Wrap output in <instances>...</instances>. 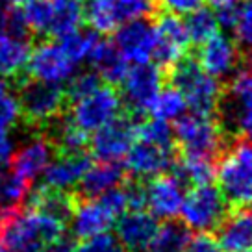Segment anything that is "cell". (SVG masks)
Returning a JSON list of instances; mask_svg holds the SVG:
<instances>
[{
    "instance_id": "cell-1",
    "label": "cell",
    "mask_w": 252,
    "mask_h": 252,
    "mask_svg": "<svg viewBox=\"0 0 252 252\" xmlns=\"http://www.w3.org/2000/svg\"><path fill=\"white\" fill-rule=\"evenodd\" d=\"M65 226L54 217L23 206L0 215V252H41L63 239Z\"/></svg>"
},
{
    "instance_id": "cell-2",
    "label": "cell",
    "mask_w": 252,
    "mask_h": 252,
    "mask_svg": "<svg viewBox=\"0 0 252 252\" xmlns=\"http://www.w3.org/2000/svg\"><path fill=\"white\" fill-rule=\"evenodd\" d=\"M11 84L17 89L21 119H24L26 126L35 132H41L48 123L67 111L69 100L60 84L33 80L28 74L11 78Z\"/></svg>"
},
{
    "instance_id": "cell-3",
    "label": "cell",
    "mask_w": 252,
    "mask_h": 252,
    "mask_svg": "<svg viewBox=\"0 0 252 252\" xmlns=\"http://www.w3.org/2000/svg\"><path fill=\"white\" fill-rule=\"evenodd\" d=\"M173 128L174 145L184 156L213 159L226 145L224 126L213 113H184Z\"/></svg>"
},
{
    "instance_id": "cell-4",
    "label": "cell",
    "mask_w": 252,
    "mask_h": 252,
    "mask_svg": "<svg viewBox=\"0 0 252 252\" xmlns=\"http://www.w3.org/2000/svg\"><path fill=\"white\" fill-rule=\"evenodd\" d=\"M171 82L184 94L188 110L193 113H215L222 100L220 82L202 71L197 60L184 58L173 65Z\"/></svg>"
},
{
    "instance_id": "cell-5",
    "label": "cell",
    "mask_w": 252,
    "mask_h": 252,
    "mask_svg": "<svg viewBox=\"0 0 252 252\" xmlns=\"http://www.w3.org/2000/svg\"><path fill=\"white\" fill-rule=\"evenodd\" d=\"M215 178L228 202L236 206L252 202V141L234 143L215 167Z\"/></svg>"
},
{
    "instance_id": "cell-6",
    "label": "cell",
    "mask_w": 252,
    "mask_h": 252,
    "mask_svg": "<svg viewBox=\"0 0 252 252\" xmlns=\"http://www.w3.org/2000/svg\"><path fill=\"white\" fill-rule=\"evenodd\" d=\"M228 213V200L217 186L204 184L186 191L180 208L182 224L197 234H212Z\"/></svg>"
},
{
    "instance_id": "cell-7",
    "label": "cell",
    "mask_w": 252,
    "mask_h": 252,
    "mask_svg": "<svg viewBox=\"0 0 252 252\" xmlns=\"http://www.w3.org/2000/svg\"><path fill=\"white\" fill-rule=\"evenodd\" d=\"M123 108H125L123 98L113 89V86L100 84L93 91L72 100L69 119L86 134H93L98 128L121 117Z\"/></svg>"
},
{
    "instance_id": "cell-8",
    "label": "cell",
    "mask_w": 252,
    "mask_h": 252,
    "mask_svg": "<svg viewBox=\"0 0 252 252\" xmlns=\"http://www.w3.org/2000/svg\"><path fill=\"white\" fill-rule=\"evenodd\" d=\"M163 71L156 63H137L128 67L121 80L123 104L134 113H149L154 98L163 87Z\"/></svg>"
},
{
    "instance_id": "cell-9",
    "label": "cell",
    "mask_w": 252,
    "mask_h": 252,
    "mask_svg": "<svg viewBox=\"0 0 252 252\" xmlns=\"http://www.w3.org/2000/svg\"><path fill=\"white\" fill-rule=\"evenodd\" d=\"M174 141H156L135 135V141L125 156V167L134 178L150 180L169 173L174 167Z\"/></svg>"
},
{
    "instance_id": "cell-10",
    "label": "cell",
    "mask_w": 252,
    "mask_h": 252,
    "mask_svg": "<svg viewBox=\"0 0 252 252\" xmlns=\"http://www.w3.org/2000/svg\"><path fill=\"white\" fill-rule=\"evenodd\" d=\"M224 119L237 135L252 141V65L232 74Z\"/></svg>"
},
{
    "instance_id": "cell-11",
    "label": "cell",
    "mask_w": 252,
    "mask_h": 252,
    "mask_svg": "<svg viewBox=\"0 0 252 252\" xmlns=\"http://www.w3.org/2000/svg\"><path fill=\"white\" fill-rule=\"evenodd\" d=\"M186 197V186L176 174L163 173L150 178L143 186V202L150 215L156 219L173 220L180 215V208Z\"/></svg>"
},
{
    "instance_id": "cell-12",
    "label": "cell",
    "mask_w": 252,
    "mask_h": 252,
    "mask_svg": "<svg viewBox=\"0 0 252 252\" xmlns=\"http://www.w3.org/2000/svg\"><path fill=\"white\" fill-rule=\"evenodd\" d=\"M113 45L128 63H149L154 58L156 30L147 19L125 21L115 28Z\"/></svg>"
},
{
    "instance_id": "cell-13",
    "label": "cell",
    "mask_w": 252,
    "mask_h": 252,
    "mask_svg": "<svg viewBox=\"0 0 252 252\" xmlns=\"http://www.w3.org/2000/svg\"><path fill=\"white\" fill-rule=\"evenodd\" d=\"M76 72V65L65 56L62 47L52 41H41L32 48L30 60L26 65V74L33 80L48 84H63Z\"/></svg>"
},
{
    "instance_id": "cell-14",
    "label": "cell",
    "mask_w": 252,
    "mask_h": 252,
    "mask_svg": "<svg viewBox=\"0 0 252 252\" xmlns=\"http://www.w3.org/2000/svg\"><path fill=\"white\" fill-rule=\"evenodd\" d=\"M154 30H156V47L152 60L156 62V65L173 67L186 58L191 43L180 15L165 11L154 24Z\"/></svg>"
},
{
    "instance_id": "cell-15",
    "label": "cell",
    "mask_w": 252,
    "mask_h": 252,
    "mask_svg": "<svg viewBox=\"0 0 252 252\" xmlns=\"http://www.w3.org/2000/svg\"><path fill=\"white\" fill-rule=\"evenodd\" d=\"M78 197V195H76ZM119 215L102 197L96 198H78L76 206L71 215V232L74 237L87 239V237L108 234L113 226Z\"/></svg>"
},
{
    "instance_id": "cell-16",
    "label": "cell",
    "mask_w": 252,
    "mask_h": 252,
    "mask_svg": "<svg viewBox=\"0 0 252 252\" xmlns=\"http://www.w3.org/2000/svg\"><path fill=\"white\" fill-rule=\"evenodd\" d=\"M197 63L202 71L217 80L228 78L239 67L241 50L237 47L236 39H232L226 33H215L202 45H198Z\"/></svg>"
},
{
    "instance_id": "cell-17",
    "label": "cell",
    "mask_w": 252,
    "mask_h": 252,
    "mask_svg": "<svg viewBox=\"0 0 252 252\" xmlns=\"http://www.w3.org/2000/svg\"><path fill=\"white\" fill-rule=\"evenodd\" d=\"M135 141V123L130 119L117 117L106 126L93 132L91 137V152L98 161H113L119 163L125 159L126 152Z\"/></svg>"
},
{
    "instance_id": "cell-18",
    "label": "cell",
    "mask_w": 252,
    "mask_h": 252,
    "mask_svg": "<svg viewBox=\"0 0 252 252\" xmlns=\"http://www.w3.org/2000/svg\"><path fill=\"white\" fill-rule=\"evenodd\" d=\"M158 226L147 210H128L115 220V239L125 252H147Z\"/></svg>"
},
{
    "instance_id": "cell-19",
    "label": "cell",
    "mask_w": 252,
    "mask_h": 252,
    "mask_svg": "<svg viewBox=\"0 0 252 252\" xmlns=\"http://www.w3.org/2000/svg\"><path fill=\"white\" fill-rule=\"evenodd\" d=\"M91 165V158L86 152L78 154H58L54 159H50L47 169L43 171V184L52 189L71 191L76 188L82 180V176Z\"/></svg>"
},
{
    "instance_id": "cell-20",
    "label": "cell",
    "mask_w": 252,
    "mask_h": 252,
    "mask_svg": "<svg viewBox=\"0 0 252 252\" xmlns=\"http://www.w3.org/2000/svg\"><path fill=\"white\" fill-rule=\"evenodd\" d=\"M52 154H54V149L47 139V135H33L23 149H19L11 156V173H15L17 176L32 184L47 169L52 159Z\"/></svg>"
},
{
    "instance_id": "cell-21",
    "label": "cell",
    "mask_w": 252,
    "mask_h": 252,
    "mask_svg": "<svg viewBox=\"0 0 252 252\" xmlns=\"http://www.w3.org/2000/svg\"><path fill=\"white\" fill-rule=\"evenodd\" d=\"M217 243L222 252H245L252 251V210L237 206L217 228Z\"/></svg>"
},
{
    "instance_id": "cell-22",
    "label": "cell",
    "mask_w": 252,
    "mask_h": 252,
    "mask_svg": "<svg viewBox=\"0 0 252 252\" xmlns=\"http://www.w3.org/2000/svg\"><path fill=\"white\" fill-rule=\"evenodd\" d=\"M125 180V169L113 161L91 163L78 184V198L102 197L111 189L121 188Z\"/></svg>"
},
{
    "instance_id": "cell-23",
    "label": "cell",
    "mask_w": 252,
    "mask_h": 252,
    "mask_svg": "<svg viewBox=\"0 0 252 252\" xmlns=\"http://www.w3.org/2000/svg\"><path fill=\"white\" fill-rule=\"evenodd\" d=\"M87 62L93 65L96 76L104 80L106 84H110V86L121 84V80L125 78L126 71L130 67V63L121 56L115 45L110 41H104L102 37L94 45L93 52H91Z\"/></svg>"
},
{
    "instance_id": "cell-24",
    "label": "cell",
    "mask_w": 252,
    "mask_h": 252,
    "mask_svg": "<svg viewBox=\"0 0 252 252\" xmlns=\"http://www.w3.org/2000/svg\"><path fill=\"white\" fill-rule=\"evenodd\" d=\"M32 54V41L24 37L0 35V74L17 78L26 74V65Z\"/></svg>"
},
{
    "instance_id": "cell-25",
    "label": "cell",
    "mask_w": 252,
    "mask_h": 252,
    "mask_svg": "<svg viewBox=\"0 0 252 252\" xmlns=\"http://www.w3.org/2000/svg\"><path fill=\"white\" fill-rule=\"evenodd\" d=\"M84 21L82 0H50V28L48 35L62 37L69 32L80 28Z\"/></svg>"
},
{
    "instance_id": "cell-26",
    "label": "cell",
    "mask_w": 252,
    "mask_h": 252,
    "mask_svg": "<svg viewBox=\"0 0 252 252\" xmlns=\"http://www.w3.org/2000/svg\"><path fill=\"white\" fill-rule=\"evenodd\" d=\"M189 241L191 230L186 228L182 222L167 220L165 224L158 226L147 252H186Z\"/></svg>"
},
{
    "instance_id": "cell-27",
    "label": "cell",
    "mask_w": 252,
    "mask_h": 252,
    "mask_svg": "<svg viewBox=\"0 0 252 252\" xmlns=\"http://www.w3.org/2000/svg\"><path fill=\"white\" fill-rule=\"evenodd\" d=\"M149 113L152 115V119L163 121V123H174L188 113V102L184 98V94L176 89L174 86L161 87V91L158 93V96L154 98V102L150 106Z\"/></svg>"
},
{
    "instance_id": "cell-28",
    "label": "cell",
    "mask_w": 252,
    "mask_h": 252,
    "mask_svg": "<svg viewBox=\"0 0 252 252\" xmlns=\"http://www.w3.org/2000/svg\"><path fill=\"white\" fill-rule=\"evenodd\" d=\"M100 39V33H96L94 30H76L69 32L60 37L58 45L62 47L65 56L71 60L74 65H80L89 60V56L93 52L94 45Z\"/></svg>"
},
{
    "instance_id": "cell-29",
    "label": "cell",
    "mask_w": 252,
    "mask_h": 252,
    "mask_svg": "<svg viewBox=\"0 0 252 252\" xmlns=\"http://www.w3.org/2000/svg\"><path fill=\"white\" fill-rule=\"evenodd\" d=\"M30 186L32 184L11 171L0 173V215L23 208L30 193Z\"/></svg>"
},
{
    "instance_id": "cell-30",
    "label": "cell",
    "mask_w": 252,
    "mask_h": 252,
    "mask_svg": "<svg viewBox=\"0 0 252 252\" xmlns=\"http://www.w3.org/2000/svg\"><path fill=\"white\" fill-rule=\"evenodd\" d=\"M176 176L184 182V186H189V188L212 184L215 178L213 159L184 156L180 163L176 165Z\"/></svg>"
},
{
    "instance_id": "cell-31",
    "label": "cell",
    "mask_w": 252,
    "mask_h": 252,
    "mask_svg": "<svg viewBox=\"0 0 252 252\" xmlns=\"http://www.w3.org/2000/svg\"><path fill=\"white\" fill-rule=\"evenodd\" d=\"M184 24H186L189 43H193V45H202L204 41H208L219 30L215 11L210 8H202V6L188 13Z\"/></svg>"
},
{
    "instance_id": "cell-32",
    "label": "cell",
    "mask_w": 252,
    "mask_h": 252,
    "mask_svg": "<svg viewBox=\"0 0 252 252\" xmlns=\"http://www.w3.org/2000/svg\"><path fill=\"white\" fill-rule=\"evenodd\" d=\"M84 19L96 33L113 32L121 24L111 0H87L84 4Z\"/></svg>"
},
{
    "instance_id": "cell-33",
    "label": "cell",
    "mask_w": 252,
    "mask_h": 252,
    "mask_svg": "<svg viewBox=\"0 0 252 252\" xmlns=\"http://www.w3.org/2000/svg\"><path fill=\"white\" fill-rule=\"evenodd\" d=\"M239 50L252 60V0H239L234 28Z\"/></svg>"
},
{
    "instance_id": "cell-34",
    "label": "cell",
    "mask_w": 252,
    "mask_h": 252,
    "mask_svg": "<svg viewBox=\"0 0 252 252\" xmlns=\"http://www.w3.org/2000/svg\"><path fill=\"white\" fill-rule=\"evenodd\" d=\"M21 119L17 89L11 82H0V130H8Z\"/></svg>"
},
{
    "instance_id": "cell-35",
    "label": "cell",
    "mask_w": 252,
    "mask_h": 252,
    "mask_svg": "<svg viewBox=\"0 0 252 252\" xmlns=\"http://www.w3.org/2000/svg\"><path fill=\"white\" fill-rule=\"evenodd\" d=\"M23 15L30 32L37 35H48L50 28V0H28L24 2Z\"/></svg>"
},
{
    "instance_id": "cell-36",
    "label": "cell",
    "mask_w": 252,
    "mask_h": 252,
    "mask_svg": "<svg viewBox=\"0 0 252 252\" xmlns=\"http://www.w3.org/2000/svg\"><path fill=\"white\" fill-rule=\"evenodd\" d=\"M119 23L132 19H147L156 8V0H111Z\"/></svg>"
},
{
    "instance_id": "cell-37",
    "label": "cell",
    "mask_w": 252,
    "mask_h": 252,
    "mask_svg": "<svg viewBox=\"0 0 252 252\" xmlns=\"http://www.w3.org/2000/svg\"><path fill=\"white\" fill-rule=\"evenodd\" d=\"M98 86H100V78L96 76V72L82 71V72H74L71 78L67 80V87H63V89H65V94H67V100L71 104L72 100L84 96V94L93 91L94 87Z\"/></svg>"
},
{
    "instance_id": "cell-38",
    "label": "cell",
    "mask_w": 252,
    "mask_h": 252,
    "mask_svg": "<svg viewBox=\"0 0 252 252\" xmlns=\"http://www.w3.org/2000/svg\"><path fill=\"white\" fill-rule=\"evenodd\" d=\"M72 252H125L123 247L119 245L115 236L108 234H100V236L87 237L82 239L78 247H72Z\"/></svg>"
},
{
    "instance_id": "cell-39",
    "label": "cell",
    "mask_w": 252,
    "mask_h": 252,
    "mask_svg": "<svg viewBox=\"0 0 252 252\" xmlns=\"http://www.w3.org/2000/svg\"><path fill=\"white\" fill-rule=\"evenodd\" d=\"M186 252H222V249L212 234H197L195 237L191 236Z\"/></svg>"
},
{
    "instance_id": "cell-40",
    "label": "cell",
    "mask_w": 252,
    "mask_h": 252,
    "mask_svg": "<svg viewBox=\"0 0 252 252\" xmlns=\"http://www.w3.org/2000/svg\"><path fill=\"white\" fill-rule=\"evenodd\" d=\"M165 11L174 13V15H188L191 11L202 6L204 0H159Z\"/></svg>"
},
{
    "instance_id": "cell-41",
    "label": "cell",
    "mask_w": 252,
    "mask_h": 252,
    "mask_svg": "<svg viewBox=\"0 0 252 252\" xmlns=\"http://www.w3.org/2000/svg\"><path fill=\"white\" fill-rule=\"evenodd\" d=\"M13 152H15V147H13L11 137L8 135L6 130H0V169L11 159Z\"/></svg>"
},
{
    "instance_id": "cell-42",
    "label": "cell",
    "mask_w": 252,
    "mask_h": 252,
    "mask_svg": "<svg viewBox=\"0 0 252 252\" xmlns=\"http://www.w3.org/2000/svg\"><path fill=\"white\" fill-rule=\"evenodd\" d=\"M41 252H72V247H71V243H67L65 237H63V239H60L58 243L50 245V247L43 249Z\"/></svg>"
},
{
    "instance_id": "cell-43",
    "label": "cell",
    "mask_w": 252,
    "mask_h": 252,
    "mask_svg": "<svg viewBox=\"0 0 252 252\" xmlns=\"http://www.w3.org/2000/svg\"><path fill=\"white\" fill-rule=\"evenodd\" d=\"M210 2V6L213 9H220V8H226V6H232V4H236L237 0H208Z\"/></svg>"
},
{
    "instance_id": "cell-44",
    "label": "cell",
    "mask_w": 252,
    "mask_h": 252,
    "mask_svg": "<svg viewBox=\"0 0 252 252\" xmlns=\"http://www.w3.org/2000/svg\"><path fill=\"white\" fill-rule=\"evenodd\" d=\"M8 4H11V6H19V4H24V2H28V0H6Z\"/></svg>"
},
{
    "instance_id": "cell-45",
    "label": "cell",
    "mask_w": 252,
    "mask_h": 252,
    "mask_svg": "<svg viewBox=\"0 0 252 252\" xmlns=\"http://www.w3.org/2000/svg\"><path fill=\"white\" fill-rule=\"evenodd\" d=\"M245 252H252V251H245Z\"/></svg>"
}]
</instances>
